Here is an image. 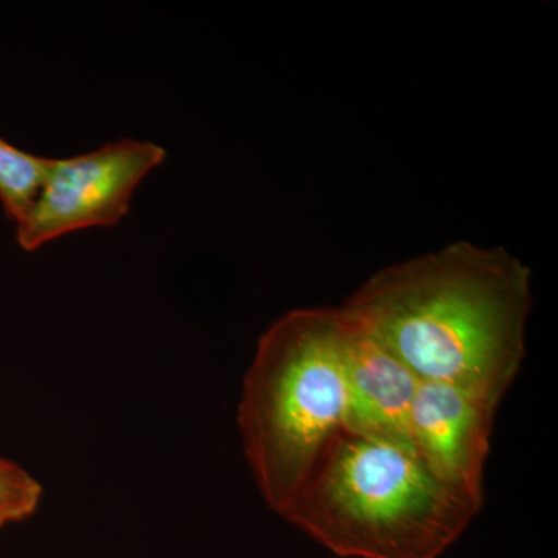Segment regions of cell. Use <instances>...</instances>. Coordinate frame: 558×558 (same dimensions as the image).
Returning <instances> with one entry per match:
<instances>
[{"label": "cell", "instance_id": "cell-7", "mask_svg": "<svg viewBox=\"0 0 558 558\" xmlns=\"http://www.w3.org/2000/svg\"><path fill=\"white\" fill-rule=\"evenodd\" d=\"M54 159L33 156L0 137V204L20 223L35 204Z\"/></svg>", "mask_w": 558, "mask_h": 558}, {"label": "cell", "instance_id": "cell-2", "mask_svg": "<svg viewBox=\"0 0 558 558\" xmlns=\"http://www.w3.org/2000/svg\"><path fill=\"white\" fill-rule=\"evenodd\" d=\"M238 428L260 497L282 517L347 433L340 307L290 311L271 323L242 381Z\"/></svg>", "mask_w": 558, "mask_h": 558}, {"label": "cell", "instance_id": "cell-5", "mask_svg": "<svg viewBox=\"0 0 558 558\" xmlns=\"http://www.w3.org/2000/svg\"><path fill=\"white\" fill-rule=\"evenodd\" d=\"M497 409L464 389L435 381L418 384L411 409L414 454L436 478L480 508Z\"/></svg>", "mask_w": 558, "mask_h": 558}, {"label": "cell", "instance_id": "cell-4", "mask_svg": "<svg viewBox=\"0 0 558 558\" xmlns=\"http://www.w3.org/2000/svg\"><path fill=\"white\" fill-rule=\"evenodd\" d=\"M165 159L167 150L137 140L54 159L35 204L16 223L17 242L33 252L73 231L117 226L130 213L140 182Z\"/></svg>", "mask_w": 558, "mask_h": 558}, {"label": "cell", "instance_id": "cell-8", "mask_svg": "<svg viewBox=\"0 0 558 558\" xmlns=\"http://www.w3.org/2000/svg\"><path fill=\"white\" fill-rule=\"evenodd\" d=\"M43 487L16 462L0 458V527L28 519L38 509Z\"/></svg>", "mask_w": 558, "mask_h": 558}, {"label": "cell", "instance_id": "cell-1", "mask_svg": "<svg viewBox=\"0 0 558 558\" xmlns=\"http://www.w3.org/2000/svg\"><path fill=\"white\" fill-rule=\"evenodd\" d=\"M531 270L457 242L374 274L344 304L421 381L499 407L526 357Z\"/></svg>", "mask_w": 558, "mask_h": 558}, {"label": "cell", "instance_id": "cell-6", "mask_svg": "<svg viewBox=\"0 0 558 558\" xmlns=\"http://www.w3.org/2000/svg\"><path fill=\"white\" fill-rule=\"evenodd\" d=\"M340 310L344 323L347 433L395 444L414 453L410 417L421 380L351 312Z\"/></svg>", "mask_w": 558, "mask_h": 558}, {"label": "cell", "instance_id": "cell-3", "mask_svg": "<svg viewBox=\"0 0 558 558\" xmlns=\"http://www.w3.org/2000/svg\"><path fill=\"white\" fill-rule=\"evenodd\" d=\"M480 510L411 451L343 433L282 519L337 557L439 558Z\"/></svg>", "mask_w": 558, "mask_h": 558}]
</instances>
